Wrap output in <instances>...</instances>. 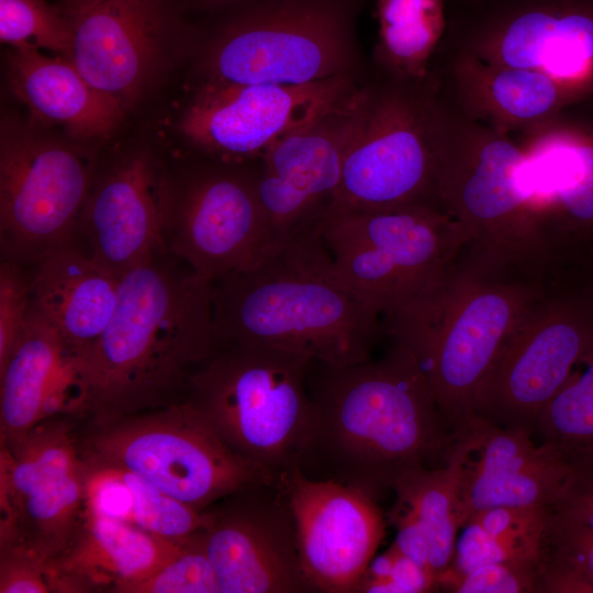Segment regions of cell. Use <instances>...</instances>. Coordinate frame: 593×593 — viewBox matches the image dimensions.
I'll return each mask as SVG.
<instances>
[{
	"instance_id": "obj_2",
	"label": "cell",
	"mask_w": 593,
	"mask_h": 593,
	"mask_svg": "<svg viewBox=\"0 0 593 593\" xmlns=\"http://www.w3.org/2000/svg\"><path fill=\"white\" fill-rule=\"evenodd\" d=\"M215 348L211 281L157 251L120 277L112 318L80 357L78 416L93 421L182 402Z\"/></svg>"
},
{
	"instance_id": "obj_11",
	"label": "cell",
	"mask_w": 593,
	"mask_h": 593,
	"mask_svg": "<svg viewBox=\"0 0 593 593\" xmlns=\"http://www.w3.org/2000/svg\"><path fill=\"white\" fill-rule=\"evenodd\" d=\"M68 415L0 449V545L55 559L75 538L90 499L89 468Z\"/></svg>"
},
{
	"instance_id": "obj_29",
	"label": "cell",
	"mask_w": 593,
	"mask_h": 593,
	"mask_svg": "<svg viewBox=\"0 0 593 593\" xmlns=\"http://www.w3.org/2000/svg\"><path fill=\"white\" fill-rule=\"evenodd\" d=\"M380 47L394 65L415 70L444 26L443 0H377Z\"/></svg>"
},
{
	"instance_id": "obj_4",
	"label": "cell",
	"mask_w": 593,
	"mask_h": 593,
	"mask_svg": "<svg viewBox=\"0 0 593 593\" xmlns=\"http://www.w3.org/2000/svg\"><path fill=\"white\" fill-rule=\"evenodd\" d=\"M548 286L533 266L466 244L434 283L382 321L415 355L450 433L473 416L501 347Z\"/></svg>"
},
{
	"instance_id": "obj_24",
	"label": "cell",
	"mask_w": 593,
	"mask_h": 593,
	"mask_svg": "<svg viewBox=\"0 0 593 593\" xmlns=\"http://www.w3.org/2000/svg\"><path fill=\"white\" fill-rule=\"evenodd\" d=\"M496 21L507 67L579 86L593 80V0H529L505 9Z\"/></svg>"
},
{
	"instance_id": "obj_25",
	"label": "cell",
	"mask_w": 593,
	"mask_h": 593,
	"mask_svg": "<svg viewBox=\"0 0 593 593\" xmlns=\"http://www.w3.org/2000/svg\"><path fill=\"white\" fill-rule=\"evenodd\" d=\"M32 307L46 318L78 356L86 355L116 307L120 278L77 240L27 267Z\"/></svg>"
},
{
	"instance_id": "obj_26",
	"label": "cell",
	"mask_w": 593,
	"mask_h": 593,
	"mask_svg": "<svg viewBox=\"0 0 593 593\" xmlns=\"http://www.w3.org/2000/svg\"><path fill=\"white\" fill-rule=\"evenodd\" d=\"M8 78L13 94L38 122L61 125L77 137L105 136L123 119L124 107L91 86L66 57L12 47Z\"/></svg>"
},
{
	"instance_id": "obj_12",
	"label": "cell",
	"mask_w": 593,
	"mask_h": 593,
	"mask_svg": "<svg viewBox=\"0 0 593 593\" xmlns=\"http://www.w3.org/2000/svg\"><path fill=\"white\" fill-rule=\"evenodd\" d=\"M230 167L166 170L161 238L165 250L213 281L246 268L269 248L256 180Z\"/></svg>"
},
{
	"instance_id": "obj_40",
	"label": "cell",
	"mask_w": 593,
	"mask_h": 593,
	"mask_svg": "<svg viewBox=\"0 0 593 593\" xmlns=\"http://www.w3.org/2000/svg\"><path fill=\"white\" fill-rule=\"evenodd\" d=\"M579 288L588 296V299L593 305V264L589 267V269L583 275L579 283Z\"/></svg>"
},
{
	"instance_id": "obj_36",
	"label": "cell",
	"mask_w": 593,
	"mask_h": 593,
	"mask_svg": "<svg viewBox=\"0 0 593 593\" xmlns=\"http://www.w3.org/2000/svg\"><path fill=\"white\" fill-rule=\"evenodd\" d=\"M438 590L437 577L393 544L372 559L356 593H424Z\"/></svg>"
},
{
	"instance_id": "obj_6",
	"label": "cell",
	"mask_w": 593,
	"mask_h": 593,
	"mask_svg": "<svg viewBox=\"0 0 593 593\" xmlns=\"http://www.w3.org/2000/svg\"><path fill=\"white\" fill-rule=\"evenodd\" d=\"M90 422L80 440L89 467L128 471L199 511L278 479L232 450L188 400Z\"/></svg>"
},
{
	"instance_id": "obj_33",
	"label": "cell",
	"mask_w": 593,
	"mask_h": 593,
	"mask_svg": "<svg viewBox=\"0 0 593 593\" xmlns=\"http://www.w3.org/2000/svg\"><path fill=\"white\" fill-rule=\"evenodd\" d=\"M125 593H219L201 530L188 538L172 559Z\"/></svg>"
},
{
	"instance_id": "obj_37",
	"label": "cell",
	"mask_w": 593,
	"mask_h": 593,
	"mask_svg": "<svg viewBox=\"0 0 593 593\" xmlns=\"http://www.w3.org/2000/svg\"><path fill=\"white\" fill-rule=\"evenodd\" d=\"M32 305L29 269L16 262H0V367L21 338Z\"/></svg>"
},
{
	"instance_id": "obj_23",
	"label": "cell",
	"mask_w": 593,
	"mask_h": 593,
	"mask_svg": "<svg viewBox=\"0 0 593 593\" xmlns=\"http://www.w3.org/2000/svg\"><path fill=\"white\" fill-rule=\"evenodd\" d=\"M186 540L155 536L107 512L90 494L75 538L53 559L56 592L125 593L172 559Z\"/></svg>"
},
{
	"instance_id": "obj_13",
	"label": "cell",
	"mask_w": 593,
	"mask_h": 593,
	"mask_svg": "<svg viewBox=\"0 0 593 593\" xmlns=\"http://www.w3.org/2000/svg\"><path fill=\"white\" fill-rule=\"evenodd\" d=\"M368 109L367 97L350 91L280 137L262 155L256 191L269 247L317 226Z\"/></svg>"
},
{
	"instance_id": "obj_20",
	"label": "cell",
	"mask_w": 593,
	"mask_h": 593,
	"mask_svg": "<svg viewBox=\"0 0 593 593\" xmlns=\"http://www.w3.org/2000/svg\"><path fill=\"white\" fill-rule=\"evenodd\" d=\"M166 169L145 149L104 166L93 161L76 240L116 277L165 250L161 238Z\"/></svg>"
},
{
	"instance_id": "obj_1",
	"label": "cell",
	"mask_w": 593,
	"mask_h": 593,
	"mask_svg": "<svg viewBox=\"0 0 593 593\" xmlns=\"http://www.w3.org/2000/svg\"><path fill=\"white\" fill-rule=\"evenodd\" d=\"M379 359L333 366L312 359L306 376L312 430L306 463L378 502L407 472L444 467L450 432L413 351L391 339Z\"/></svg>"
},
{
	"instance_id": "obj_21",
	"label": "cell",
	"mask_w": 593,
	"mask_h": 593,
	"mask_svg": "<svg viewBox=\"0 0 593 593\" xmlns=\"http://www.w3.org/2000/svg\"><path fill=\"white\" fill-rule=\"evenodd\" d=\"M437 163L410 116L395 105L371 108L344 158L326 212L385 211L419 203L436 183Z\"/></svg>"
},
{
	"instance_id": "obj_3",
	"label": "cell",
	"mask_w": 593,
	"mask_h": 593,
	"mask_svg": "<svg viewBox=\"0 0 593 593\" xmlns=\"http://www.w3.org/2000/svg\"><path fill=\"white\" fill-rule=\"evenodd\" d=\"M216 347L265 346L333 366L371 358L382 320L337 276L318 227L211 281Z\"/></svg>"
},
{
	"instance_id": "obj_17",
	"label": "cell",
	"mask_w": 593,
	"mask_h": 593,
	"mask_svg": "<svg viewBox=\"0 0 593 593\" xmlns=\"http://www.w3.org/2000/svg\"><path fill=\"white\" fill-rule=\"evenodd\" d=\"M278 480L294 517L302 569L314 592L356 593L385 535L378 502L336 479H310L299 468Z\"/></svg>"
},
{
	"instance_id": "obj_16",
	"label": "cell",
	"mask_w": 593,
	"mask_h": 593,
	"mask_svg": "<svg viewBox=\"0 0 593 593\" xmlns=\"http://www.w3.org/2000/svg\"><path fill=\"white\" fill-rule=\"evenodd\" d=\"M350 92L345 75L301 86L205 83L180 130L220 161L261 158L280 137Z\"/></svg>"
},
{
	"instance_id": "obj_30",
	"label": "cell",
	"mask_w": 593,
	"mask_h": 593,
	"mask_svg": "<svg viewBox=\"0 0 593 593\" xmlns=\"http://www.w3.org/2000/svg\"><path fill=\"white\" fill-rule=\"evenodd\" d=\"M540 593H593V533L552 507L542 548Z\"/></svg>"
},
{
	"instance_id": "obj_5",
	"label": "cell",
	"mask_w": 593,
	"mask_h": 593,
	"mask_svg": "<svg viewBox=\"0 0 593 593\" xmlns=\"http://www.w3.org/2000/svg\"><path fill=\"white\" fill-rule=\"evenodd\" d=\"M311 358L265 346L216 347L191 376L187 399L237 455L279 477L306 463Z\"/></svg>"
},
{
	"instance_id": "obj_28",
	"label": "cell",
	"mask_w": 593,
	"mask_h": 593,
	"mask_svg": "<svg viewBox=\"0 0 593 593\" xmlns=\"http://www.w3.org/2000/svg\"><path fill=\"white\" fill-rule=\"evenodd\" d=\"M535 434L568 462L593 456V346L541 413Z\"/></svg>"
},
{
	"instance_id": "obj_32",
	"label": "cell",
	"mask_w": 593,
	"mask_h": 593,
	"mask_svg": "<svg viewBox=\"0 0 593 593\" xmlns=\"http://www.w3.org/2000/svg\"><path fill=\"white\" fill-rule=\"evenodd\" d=\"M72 23L44 0H0V40L12 47L44 48L68 57Z\"/></svg>"
},
{
	"instance_id": "obj_10",
	"label": "cell",
	"mask_w": 593,
	"mask_h": 593,
	"mask_svg": "<svg viewBox=\"0 0 593 593\" xmlns=\"http://www.w3.org/2000/svg\"><path fill=\"white\" fill-rule=\"evenodd\" d=\"M593 346V305L549 284L504 342L473 399V416L535 435L539 417Z\"/></svg>"
},
{
	"instance_id": "obj_18",
	"label": "cell",
	"mask_w": 593,
	"mask_h": 593,
	"mask_svg": "<svg viewBox=\"0 0 593 593\" xmlns=\"http://www.w3.org/2000/svg\"><path fill=\"white\" fill-rule=\"evenodd\" d=\"M535 249L550 282L578 284L593 264V131L527 154Z\"/></svg>"
},
{
	"instance_id": "obj_35",
	"label": "cell",
	"mask_w": 593,
	"mask_h": 593,
	"mask_svg": "<svg viewBox=\"0 0 593 593\" xmlns=\"http://www.w3.org/2000/svg\"><path fill=\"white\" fill-rule=\"evenodd\" d=\"M541 559L482 564L444 582L457 593H539Z\"/></svg>"
},
{
	"instance_id": "obj_8",
	"label": "cell",
	"mask_w": 593,
	"mask_h": 593,
	"mask_svg": "<svg viewBox=\"0 0 593 593\" xmlns=\"http://www.w3.org/2000/svg\"><path fill=\"white\" fill-rule=\"evenodd\" d=\"M348 11L337 0H266L233 19L203 57L206 83L301 86L346 75Z\"/></svg>"
},
{
	"instance_id": "obj_7",
	"label": "cell",
	"mask_w": 593,
	"mask_h": 593,
	"mask_svg": "<svg viewBox=\"0 0 593 593\" xmlns=\"http://www.w3.org/2000/svg\"><path fill=\"white\" fill-rule=\"evenodd\" d=\"M317 227L337 276L383 320L434 283L468 243L428 203L326 212Z\"/></svg>"
},
{
	"instance_id": "obj_22",
	"label": "cell",
	"mask_w": 593,
	"mask_h": 593,
	"mask_svg": "<svg viewBox=\"0 0 593 593\" xmlns=\"http://www.w3.org/2000/svg\"><path fill=\"white\" fill-rule=\"evenodd\" d=\"M81 404L80 357L31 305L27 325L0 367L1 444H15L48 418L78 416Z\"/></svg>"
},
{
	"instance_id": "obj_39",
	"label": "cell",
	"mask_w": 593,
	"mask_h": 593,
	"mask_svg": "<svg viewBox=\"0 0 593 593\" xmlns=\"http://www.w3.org/2000/svg\"><path fill=\"white\" fill-rule=\"evenodd\" d=\"M562 494L552 506L593 533V456L574 459Z\"/></svg>"
},
{
	"instance_id": "obj_31",
	"label": "cell",
	"mask_w": 593,
	"mask_h": 593,
	"mask_svg": "<svg viewBox=\"0 0 593 593\" xmlns=\"http://www.w3.org/2000/svg\"><path fill=\"white\" fill-rule=\"evenodd\" d=\"M121 484L128 494L130 519L144 530L175 541L202 530L204 511H199L160 491L141 477L120 469H94Z\"/></svg>"
},
{
	"instance_id": "obj_14",
	"label": "cell",
	"mask_w": 593,
	"mask_h": 593,
	"mask_svg": "<svg viewBox=\"0 0 593 593\" xmlns=\"http://www.w3.org/2000/svg\"><path fill=\"white\" fill-rule=\"evenodd\" d=\"M204 511L201 530L219 593L314 592L302 569L298 532L277 479L243 488Z\"/></svg>"
},
{
	"instance_id": "obj_9",
	"label": "cell",
	"mask_w": 593,
	"mask_h": 593,
	"mask_svg": "<svg viewBox=\"0 0 593 593\" xmlns=\"http://www.w3.org/2000/svg\"><path fill=\"white\" fill-rule=\"evenodd\" d=\"M93 161L29 123L0 127L1 260L31 267L77 238Z\"/></svg>"
},
{
	"instance_id": "obj_19",
	"label": "cell",
	"mask_w": 593,
	"mask_h": 593,
	"mask_svg": "<svg viewBox=\"0 0 593 593\" xmlns=\"http://www.w3.org/2000/svg\"><path fill=\"white\" fill-rule=\"evenodd\" d=\"M68 59L126 110L167 60L170 29L158 0H91L77 12Z\"/></svg>"
},
{
	"instance_id": "obj_34",
	"label": "cell",
	"mask_w": 593,
	"mask_h": 593,
	"mask_svg": "<svg viewBox=\"0 0 593 593\" xmlns=\"http://www.w3.org/2000/svg\"><path fill=\"white\" fill-rule=\"evenodd\" d=\"M497 105L517 119H534L547 113L558 101V86L549 75L529 68L506 67L492 80Z\"/></svg>"
},
{
	"instance_id": "obj_27",
	"label": "cell",
	"mask_w": 593,
	"mask_h": 593,
	"mask_svg": "<svg viewBox=\"0 0 593 593\" xmlns=\"http://www.w3.org/2000/svg\"><path fill=\"white\" fill-rule=\"evenodd\" d=\"M393 491L395 502L388 513L396 529L393 545L438 581L451 563L460 529L451 475L445 466L417 469L402 475Z\"/></svg>"
},
{
	"instance_id": "obj_15",
	"label": "cell",
	"mask_w": 593,
	"mask_h": 593,
	"mask_svg": "<svg viewBox=\"0 0 593 593\" xmlns=\"http://www.w3.org/2000/svg\"><path fill=\"white\" fill-rule=\"evenodd\" d=\"M532 435L478 416L450 433L445 467L459 528L474 513L496 506H553L570 463Z\"/></svg>"
},
{
	"instance_id": "obj_38",
	"label": "cell",
	"mask_w": 593,
	"mask_h": 593,
	"mask_svg": "<svg viewBox=\"0 0 593 593\" xmlns=\"http://www.w3.org/2000/svg\"><path fill=\"white\" fill-rule=\"evenodd\" d=\"M56 592L53 559L21 544L0 545V593Z\"/></svg>"
}]
</instances>
